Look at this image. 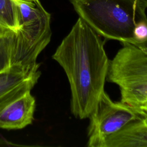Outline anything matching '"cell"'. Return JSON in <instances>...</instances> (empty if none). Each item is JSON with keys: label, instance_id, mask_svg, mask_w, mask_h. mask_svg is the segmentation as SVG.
I'll return each instance as SVG.
<instances>
[{"label": "cell", "instance_id": "cell-5", "mask_svg": "<svg viewBox=\"0 0 147 147\" xmlns=\"http://www.w3.org/2000/svg\"><path fill=\"white\" fill-rule=\"evenodd\" d=\"M139 117L134 108L121 101L113 102L104 91L88 117L87 146L102 147L109 137Z\"/></svg>", "mask_w": 147, "mask_h": 147}, {"label": "cell", "instance_id": "cell-17", "mask_svg": "<svg viewBox=\"0 0 147 147\" xmlns=\"http://www.w3.org/2000/svg\"><path fill=\"white\" fill-rule=\"evenodd\" d=\"M144 106H147V103H146V105H144Z\"/></svg>", "mask_w": 147, "mask_h": 147}, {"label": "cell", "instance_id": "cell-10", "mask_svg": "<svg viewBox=\"0 0 147 147\" xmlns=\"http://www.w3.org/2000/svg\"><path fill=\"white\" fill-rule=\"evenodd\" d=\"M16 33L0 37V72L12 65L13 43Z\"/></svg>", "mask_w": 147, "mask_h": 147}, {"label": "cell", "instance_id": "cell-12", "mask_svg": "<svg viewBox=\"0 0 147 147\" xmlns=\"http://www.w3.org/2000/svg\"><path fill=\"white\" fill-rule=\"evenodd\" d=\"M137 6L143 11L145 12L147 8V0H134Z\"/></svg>", "mask_w": 147, "mask_h": 147}, {"label": "cell", "instance_id": "cell-14", "mask_svg": "<svg viewBox=\"0 0 147 147\" xmlns=\"http://www.w3.org/2000/svg\"><path fill=\"white\" fill-rule=\"evenodd\" d=\"M133 45L136 46L137 47H138L140 49L142 50L143 51H145V52H147V40L143 41V42L136 43V44H134Z\"/></svg>", "mask_w": 147, "mask_h": 147}, {"label": "cell", "instance_id": "cell-13", "mask_svg": "<svg viewBox=\"0 0 147 147\" xmlns=\"http://www.w3.org/2000/svg\"><path fill=\"white\" fill-rule=\"evenodd\" d=\"M140 116H147V106H143L138 108H134Z\"/></svg>", "mask_w": 147, "mask_h": 147}, {"label": "cell", "instance_id": "cell-7", "mask_svg": "<svg viewBox=\"0 0 147 147\" xmlns=\"http://www.w3.org/2000/svg\"><path fill=\"white\" fill-rule=\"evenodd\" d=\"M35 109L36 99L28 91L0 111V128L17 130L31 125Z\"/></svg>", "mask_w": 147, "mask_h": 147}, {"label": "cell", "instance_id": "cell-3", "mask_svg": "<svg viewBox=\"0 0 147 147\" xmlns=\"http://www.w3.org/2000/svg\"><path fill=\"white\" fill-rule=\"evenodd\" d=\"M17 3L20 28L13 40L12 65L33 67L39 64L37 57L51 39V14L38 0Z\"/></svg>", "mask_w": 147, "mask_h": 147}, {"label": "cell", "instance_id": "cell-6", "mask_svg": "<svg viewBox=\"0 0 147 147\" xmlns=\"http://www.w3.org/2000/svg\"><path fill=\"white\" fill-rule=\"evenodd\" d=\"M40 64L33 66L11 65L0 72V111L9 103L31 91L40 76Z\"/></svg>", "mask_w": 147, "mask_h": 147}, {"label": "cell", "instance_id": "cell-4", "mask_svg": "<svg viewBox=\"0 0 147 147\" xmlns=\"http://www.w3.org/2000/svg\"><path fill=\"white\" fill-rule=\"evenodd\" d=\"M121 43L122 48L110 61L106 80L118 86L121 102L138 108L147 103V52Z\"/></svg>", "mask_w": 147, "mask_h": 147}, {"label": "cell", "instance_id": "cell-1", "mask_svg": "<svg viewBox=\"0 0 147 147\" xmlns=\"http://www.w3.org/2000/svg\"><path fill=\"white\" fill-rule=\"evenodd\" d=\"M52 59L67 76L72 114L80 119L88 118L105 91L110 65L100 36L79 17Z\"/></svg>", "mask_w": 147, "mask_h": 147}, {"label": "cell", "instance_id": "cell-2", "mask_svg": "<svg viewBox=\"0 0 147 147\" xmlns=\"http://www.w3.org/2000/svg\"><path fill=\"white\" fill-rule=\"evenodd\" d=\"M75 10L99 35L131 44L134 27L146 19L134 0H71Z\"/></svg>", "mask_w": 147, "mask_h": 147}, {"label": "cell", "instance_id": "cell-15", "mask_svg": "<svg viewBox=\"0 0 147 147\" xmlns=\"http://www.w3.org/2000/svg\"><path fill=\"white\" fill-rule=\"evenodd\" d=\"M17 1H18V0H16ZM19 1H25V2H34L36 0H19Z\"/></svg>", "mask_w": 147, "mask_h": 147}, {"label": "cell", "instance_id": "cell-16", "mask_svg": "<svg viewBox=\"0 0 147 147\" xmlns=\"http://www.w3.org/2000/svg\"><path fill=\"white\" fill-rule=\"evenodd\" d=\"M2 141L1 140H0V145H1V143H2Z\"/></svg>", "mask_w": 147, "mask_h": 147}, {"label": "cell", "instance_id": "cell-11", "mask_svg": "<svg viewBox=\"0 0 147 147\" xmlns=\"http://www.w3.org/2000/svg\"><path fill=\"white\" fill-rule=\"evenodd\" d=\"M133 41L131 44L141 42L147 40V18L137 22L133 31Z\"/></svg>", "mask_w": 147, "mask_h": 147}, {"label": "cell", "instance_id": "cell-8", "mask_svg": "<svg viewBox=\"0 0 147 147\" xmlns=\"http://www.w3.org/2000/svg\"><path fill=\"white\" fill-rule=\"evenodd\" d=\"M102 147H147V116H140L109 137Z\"/></svg>", "mask_w": 147, "mask_h": 147}, {"label": "cell", "instance_id": "cell-9", "mask_svg": "<svg viewBox=\"0 0 147 147\" xmlns=\"http://www.w3.org/2000/svg\"><path fill=\"white\" fill-rule=\"evenodd\" d=\"M19 8L16 0H0V37L17 33Z\"/></svg>", "mask_w": 147, "mask_h": 147}]
</instances>
